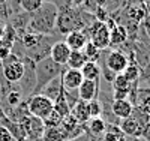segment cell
<instances>
[{
  "mask_svg": "<svg viewBox=\"0 0 150 141\" xmlns=\"http://www.w3.org/2000/svg\"><path fill=\"white\" fill-rule=\"evenodd\" d=\"M57 15H59V11L56 5L51 2H44V5L35 14L30 15V23H29L27 30L38 35H44V36L56 35Z\"/></svg>",
  "mask_w": 150,
  "mask_h": 141,
  "instance_id": "1",
  "label": "cell"
},
{
  "mask_svg": "<svg viewBox=\"0 0 150 141\" xmlns=\"http://www.w3.org/2000/svg\"><path fill=\"white\" fill-rule=\"evenodd\" d=\"M63 66L54 63L50 57L42 59L39 62L35 63V75H36V89H35V95H38L42 89L54 78L62 75L63 72Z\"/></svg>",
  "mask_w": 150,
  "mask_h": 141,
  "instance_id": "2",
  "label": "cell"
},
{
  "mask_svg": "<svg viewBox=\"0 0 150 141\" xmlns=\"http://www.w3.org/2000/svg\"><path fill=\"white\" fill-rule=\"evenodd\" d=\"M26 108L29 111L30 116L39 119V120H45L50 114L54 110V104L53 101H50L48 98H45L44 95H33L26 101Z\"/></svg>",
  "mask_w": 150,
  "mask_h": 141,
  "instance_id": "3",
  "label": "cell"
},
{
  "mask_svg": "<svg viewBox=\"0 0 150 141\" xmlns=\"http://www.w3.org/2000/svg\"><path fill=\"white\" fill-rule=\"evenodd\" d=\"M23 63H24V74H23V78L18 81L20 83L18 92L21 93L23 99H29L30 96L35 95V89H36L35 62L30 60V59L23 57Z\"/></svg>",
  "mask_w": 150,
  "mask_h": 141,
  "instance_id": "4",
  "label": "cell"
},
{
  "mask_svg": "<svg viewBox=\"0 0 150 141\" xmlns=\"http://www.w3.org/2000/svg\"><path fill=\"white\" fill-rule=\"evenodd\" d=\"M2 63V74H3V78L8 83H18L23 78V74H24V63L23 59L17 57L15 54H9L5 60L0 62Z\"/></svg>",
  "mask_w": 150,
  "mask_h": 141,
  "instance_id": "5",
  "label": "cell"
},
{
  "mask_svg": "<svg viewBox=\"0 0 150 141\" xmlns=\"http://www.w3.org/2000/svg\"><path fill=\"white\" fill-rule=\"evenodd\" d=\"M89 41L99 50H105L107 47H110V30L105 26V23L101 21H95L89 29L86 30Z\"/></svg>",
  "mask_w": 150,
  "mask_h": 141,
  "instance_id": "6",
  "label": "cell"
},
{
  "mask_svg": "<svg viewBox=\"0 0 150 141\" xmlns=\"http://www.w3.org/2000/svg\"><path fill=\"white\" fill-rule=\"evenodd\" d=\"M129 59L128 56L120 50H111L107 53V57L104 62H101V65H104L108 71H111L112 74H122L125 71V68L128 66Z\"/></svg>",
  "mask_w": 150,
  "mask_h": 141,
  "instance_id": "7",
  "label": "cell"
},
{
  "mask_svg": "<svg viewBox=\"0 0 150 141\" xmlns=\"http://www.w3.org/2000/svg\"><path fill=\"white\" fill-rule=\"evenodd\" d=\"M99 80H83L81 86L78 87V99L83 102H90L99 98Z\"/></svg>",
  "mask_w": 150,
  "mask_h": 141,
  "instance_id": "8",
  "label": "cell"
},
{
  "mask_svg": "<svg viewBox=\"0 0 150 141\" xmlns=\"http://www.w3.org/2000/svg\"><path fill=\"white\" fill-rule=\"evenodd\" d=\"M60 80H62V86H63L65 90L74 92V90H78V87L81 86L83 75H81V71L65 68L60 75Z\"/></svg>",
  "mask_w": 150,
  "mask_h": 141,
  "instance_id": "9",
  "label": "cell"
},
{
  "mask_svg": "<svg viewBox=\"0 0 150 141\" xmlns=\"http://www.w3.org/2000/svg\"><path fill=\"white\" fill-rule=\"evenodd\" d=\"M69 54H71V48L66 45L65 41H57L53 47H51V51H50V59H51L54 63L60 66H66L68 63V59H69Z\"/></svg>",
  "mask_w": 150,
  "mask_h": 141,
  "instance_id": "10",
  "label": "cell"
},
{
  "mask_svg": "<svg viewBox=\"0 0 150 141\" xmlns=\"http://www.w3.org/2000/svg\"><path fill=\"white\" fill-rule=\"evenodd\" d=\"M65 42L71 48V51H81L84 48V45L89 42V36H87V33L83 32V30L71 32L69 35H66Z\"/></svg>",
  "mask_w": 150,
  "mask_h": 141,
  "instance_id": "11",
  "label": "cell"
},
{
  "mask_svg": "<svg viewBox=\"0 0 150 141\" xmlns=\"http://www.w3.org/2000/svg\"><path fill=\"white\" fill-rule=\"evenodd\" d=\"M132 110H134V105L131 104L129 99L112 101V104H111V113L114 114V116H116L119 120H123V119L131 117Z\"/></svg>",
  "mask_w": 150,
  "mask_h": 141,
  "instance_id": "12",
  "label": "cell"
},
{
  "mask_svg": "<svg viewBox=\"0 0 150 141\" xmlns=\"http://www.w3.org/2000/svg\"><path fill=\"white\" fill-rule=\"evenodd\" d=\"M134 107L140 108L143 113L150 116V89L140 87L138 90H137L135 99H134Z\"/></svg>",
  "mask_w": 150,
  "mask_h": 141,
  "instance_id": "13",
  "label": "cell"
},
{
  "mask_svg": "<svg viewBox=\"0 0 150 141\" xmlns=\"http://www.w3.org/2000/svg\"><path fill=\"white\" fill-rule=\"evenodd\" d=\"M71 116L77 120L78 125L86 126L87 122L90 120V113H89V107H87V102L78 101L77 104L74 105V108L71 110Z\"/></svg>",
  "mask_w": 150,
  "mask_h": 141,
  "instance_id": "14",
  "label": "cell"
},
{
  "mask_svg": "<svg viewBox=\"0 0 150 141\" xmlns=\"http://www.w3.org/2000/svg\"><path fill=\"white\" fill-rule=\"evenodd\" d=\"M62 92H63V86H62V80H60V77H57V78H54L53 81H50L42 90L39 92V95H44L45 98H48L50 101H56Z\"/></svg>",
  "mask_w": 150,
  "mask_h": 141,
  "instance_id": "15",
  "label": "cell"
},
{
  "mask_svg": "<svg viewBox=\"0 0 150 141\" xmlns=\"http://www.w3.org/2000/svg\"><path fill=\"white\" fill-rule=\"evenodd\" d=\"M128 41V32L125 29L123 24H116L114 27L110 30V45L117 47Z\"/></svg>",
  "mask_w": 150,
  "mask_h": 141,
  "instance_id": "16",
  "label": "cell"
},
{
  "mask_svg": "<svg viewBox=\"0 0 150 141\" xmlns=\"http://www.w3.org/2000/svg\"><path fill=\"white\" fill-rule=\"evenodd\" d=\"M126 15L129 20H131V23H135V24H141V21L147 17V12H146V8H144V5H141V3H137V5H131V6H128V9H126Z\"/></svg>",
  "mask_w": 150,
  "mask_h": 141,
  "instance_id": "17",
  "label": "cell"
},
{
  "mask_svg": "<svg viewBox=\"0 0 150 141\" xmlns=\"http://www.w3.org/2000/svg\"><path fill=\"white\" fill-rule=\"evenodd\" d=\"M80 71L83 80H99V77H101V68L96 62H86V65Z\"/></svg>",
  "mask_w": 150,
  "mask_h": 141,
  "instance_id": "18",
  "label": "cell"
},
{
  "mask_svg": "<svg viewBox=\"0 0 150 141\" xmlns=\"http://www.w3.org/2000/svg\"><path fill=\"white\" fill-rule=\"evenodd\" d=\"M86 62H89V60H87V57L84 56L83 51H71L69 59H68V63H66L65 68L80 71V69L86 65Z\"/></svg>",
  "mask_w": 150,
  "mask_h": 141,
  "instance_id": "19",
  "label": "cell"
},
{
  "mask_svg": "<svg viewBox=\"0 0 150 141\" xmlns=\"http://www.w3.org/2000/svg\"><path fill=\"white\" fill-rule=\"evenodd\" d=\"M87 131H89L90 135H104L105 131H107V123L102 117H95V119H90L87 122Z\"/></svg>",
  "mask_w": 150,
  "mask_h": 141,
  "instance_id": "20",
  "label": "cell"
},
{
  "mask_svg": "<svg viewBox=\"0 0 150 141\" xmlns=\"http://www.w3.org/2000/svg\"><path fill=\"white\" fill-rule=\"evenodd\" d=\"M134 83H131L123 74H117L114 80L111 81L112 92H131V87Z\"/></svg>",
  "mask_w": 150,
  "mask_h": 141,
  "instance_id": "21",
  "label": "cell"
},
{
  "mask_svg": "<svg viewBox=\"0 0 150 141\" xmlns=\"http://www.w3.org/2000/svg\"><path fill=\"white\" fill-rule=\"evenodd\" d=\"M42 141H68V138L60 128H45Z\"/></svg>",
  "mask_w": 150,
  "mask_h": 141,
  "instance_id": "22",
  "label": "cell"
},
{
  "mask_svg": "<svg viewBox=\"0 0 150 141\" xmlns=\"http://www.w3.org/2000/svg\"><path fill=\"white\" fill-rule=\"evenodd\" d=\"M126 78L131 81V83H137L140 80V75H141V69H140V66L137 65L135 62H129L128 63V66L125 68V71L122 72Z\"/></svg>",
  "mask_w": 150,
  "mask_h": 141,
  "instance_id": "23",
  "label": "cell"
},
{
  "mask_svg": "<svg viewBox=\"0 0 150 141\" xmlns=\"http://www.w3.org/2000/svg\"><path fill=\"white\" fill-rule=\"evenodd\" d=\"M81 51L84 53V56L87 57V60H89V62H96V63H99V59H101L102 51L99 50V48H96L90 41L84 45V48H83Z\"/></svg>",
  "mask_w": 150,
  "mask_h": 141,
  "instance_id": "24",
  "label": "cell"
},
{
  "mask_svg": "<svg viewBox=\"0 0 150 141\" xmlns=\"http://www.w3.org/2000/svg\"><path fill=\"white\" fill-rule=\"evenodd\" d=\"M53 104H54V111H56L57 114H60L62 117H66L68 114H71V108H69L68 102H66V99H65L63 92H62V95L53 102Z\"/></svg>",
  "mask_w": 150,
  "mask_h": 141,
  "instance_id": "25",
  "label": "cell"
},
{
  "mask_svg": "<svg viewBox=\"0 0 150 141\" xmlns=\"http://www.w3.org/2000/svg\"><path fill=\"white\" fill-rule=\"evenodd\" d=\"M44 5V0H21L20 2V8L23 12L26 14H35V12Z\"/></svg>",
  "mask_w": 150,
  "mask_h": 141,
  "instance_id": "26",
  "label": "cell"
},
{
  "mask_svg": "<svg viewBox=\"0 0 150 141\" xmlns=\"http://www.w3.org/2000/svg\"><path fill=\"white\" fill-rule=\"evenodd\" d=\"M87 107H89L90 119H95V117H101V114H102L104 108H102V102L99 101V99H95V101L87 102Z\"/></svg>",
  "mask_w": 150,
  "mask_h": 141,
  "instance_id": "27",
  "label": "cell"
},
{
  "mask_svg": "<svg viewBox=\"0 0 150 141\" xmlns=\"http://www.w3.org/2000/svg\"><path fill=\"white\" fill-rule=\"evenodd\" d=\"M6 102L11 108H17L18 105H21L23 102V96L18 90H11L6 93Z\"/></svg>",
  "mask_w": 150,
  "mask_h": 141,
  "instance_id": "28",
  "label": "cell"
},
{
  "mask_svg": "<svg viewBox=\"0 0 150 141\" xmlns=\"http://www.w3.org/2000/svg\"><path fill=\"white\" fill-rule=\"evenodd\" d=\"M62 119H63V117H62L60 114H57V113L53 110V113L50 114L45 120H42V122H44V126H45V128H60Z\"/></svg>",
  "mask_w": 150,
  "mask_h": 141,
  "instance_id": "29",
  "label": "cell"
},
{
  "mask_svg": "<svg viewBox=\"0 0 150 141\" xmlns=\"http://www.w3.org/2000/svg\"><path fill=\"white\" fill-rule=\"evenodd\" d=\"M20 2H21V0H8L9 17H11V15H14V14H18V12H21V8H20Z\"/></svg>",
  "mask_w": 150,
  "mask_h": 141,
  "instance_id": "30",
  "label": "cell"
},
{
  "mask_svg": "<svg viewBox=\"0 0 150 141\" xmlns=\"http://www.w3.org/2000/svg\"><path fill=\"white\" fill-rule=\"evenodd\" d=\"M0 141H14L11 132L6 129L3 125H0Z\"/></svg>",
  "mask_w": 150,
  "mask_h": 141,
  "instance_id": "31",
  "label": "cell"
},
{
  "mask_svg": "<svg viewBox=\"0 0 150 141\" xmlns=\"http://www.w3.org/2000/svg\"><path fill=\"white\" fill-rule=\"evenodd\" d=\"M141 26H143V32H144V35L149 38V41H150V17H149V15L141 21Z\"/></svg>",
  "mask_w": 150,
  "mask_h": 141,
  "instance_id": "32",
  "label": "cell"
},
{
  "mask_svg": "<svg viewBox=\"0 0 150 141\" xmlns=\"http://www.w3.org/2000/svg\"><path fill=\"white\" fill-rule=\"evenodd\" d=\"M140 80H143V81H149V80H150V63H149V65H147L146 68H143V69H141Z\"/></svg>",
  "mask_w": 150,
  "mask_h": 141,
  "instance_id": "33",
  "label": "cell"
},
{
  "mask_svg": "<svg viewBox=\"0 0 150 141\" xmlns=\"http://www.w3.org/2000/svg\"><path fill=\"white\" fill-rule=\"evenodd\" d=\"M69 2H71V5L74 6V8H83L87 2H90V0H69Z\"/></svg>",
  "mask_w": 150,
  "mask_h": 141,
  "instance_id": "34",
  "label": "cell"
},
{
  "mask_svg": "<svg viewBox=\"0 0 150 141\" xmlns=\"http://www.w3.org/2000/svg\"><path fill=\"white\" fill-rule=\"evenodd\" d=\"M143 138H144L146 141H150V123H149L147 129H146V131H144V134H143Z\"/></svg>",
  "mask_w": 150,
  "mask_h": 141,
  "instance_id": "35",
  "label": "cell"
},
{
  "mask_svg": "<svg viewBox=\"0 0 150 141\" xmlns=\"http://www.w3.org/2000/svg\"><path fill=\"white\" fill-rule=\"evenodd\" d=\"M5 27H6V24H2L0 23V38L3 36V32H5Z\"/></svg>",
  "mask_w": 150,
  "mask_h": 141,
  "instance_id": "36",
  "label": "cell"
},
{
  "mask_svg": "<svg viewBox=\"0 0 150 141\" xmlns=\"http://www.w3.org/2000/svg\"><path fill=\"white\" fill-rule=\"evenodd\" d=\"M44 2H53V0H44Z\"/></svg>",
  "mask_w": 150,
  "mask_h": 141,
  "instance_id": "37",
  "label": "cell"
}]
</instances>
